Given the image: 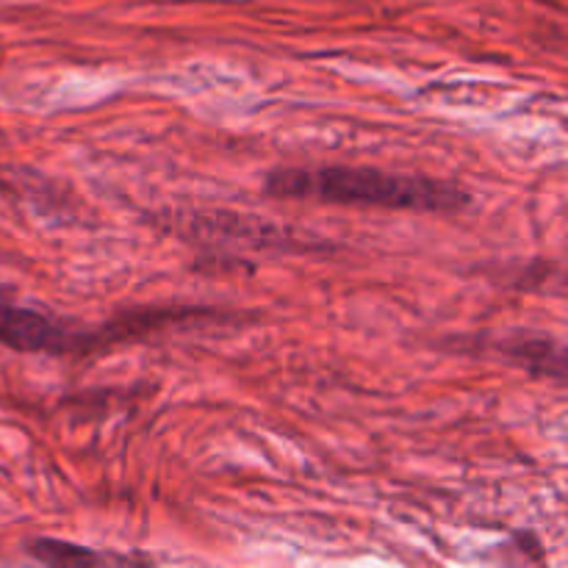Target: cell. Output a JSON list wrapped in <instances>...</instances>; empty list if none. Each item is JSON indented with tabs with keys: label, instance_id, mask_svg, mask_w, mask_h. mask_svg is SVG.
<instances>
[{
	"label": "cell",
	"instance_id": "cell-1",
	"mask_svg": "<svg viewBox=\"0 0 568 568\" xmlns=\"http://www.w3.org/2000/svg\"><path fill=\"white\" fill-rule=\"evenodd\" d=\"M272 197L325 200L342 205H369L388 211H442L455 214L471 203L469 194L447 181L430 178L392 175L381 170H355V166H292L275 170L264 181Z\"/></svg>",
	"mask_w": 568,
	"mask_h": 568
},
{
	"label": "cell",
	"instance_id": "cell-3",
	"mask_svg": "<svg viewBox=\"0 0 568 568\" xmlns=\"http://www.w3.org/2000/svg\"><path fill=\"white\" fill-rule=\"evenodd\" d=\"M28 552L37 560L48 566H67V568H83V566H103V564H125L122 558L114 555L94 552L89 547H78L70 541H55V538H37V541H28Z\"/></svg>",
	"mask_w": 568,
	"mask_h": 568
},
{
	"label": "cell",
	"instance_id": "cell-2",
	"mask_svg": "<svg viewBox=\"0 0 568 568\" xmlns=\"http://www.w3.org/2000/svg\"><path fill=\"white\" fill-rule=\"evenodd\" d=\"M0 344L20 353H67L81 338L39 311L0 303Z\"/></svg>",
	"mask_w": 568,
	"mask_h": 568
}]
</instances>
